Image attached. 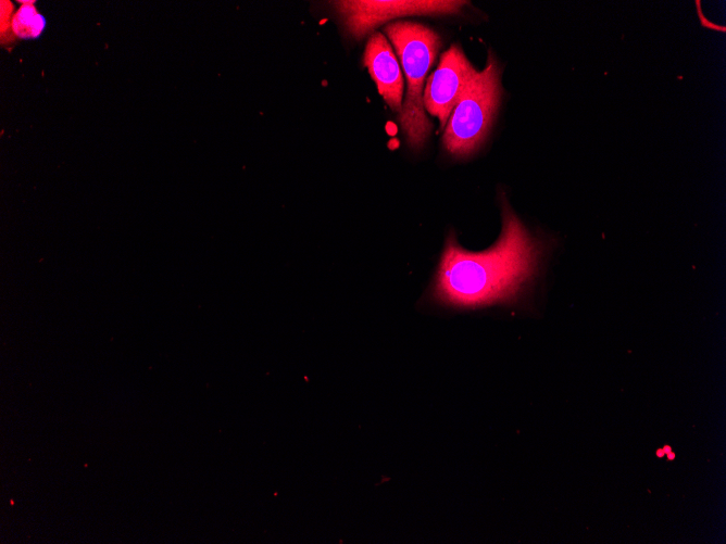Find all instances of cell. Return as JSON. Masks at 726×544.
<instances>
[{"label":"cell","mask_w":726,"mask_h":544,"mask_svg":"<svg viewBox=\"0 0 726 544\" xmlns=\"http://www.w3.org/2000/svg\"><path fill=\"white\" fill-rule=\"evenodd\" d=\"M502 218L499 240L484 252L466 251L448 238L436 278L437 299L454 306H481L516 299L531 281L542 245L506 202Z\"/></svg>","instance_id":"obj_1"},{"label":"cell","mask_w":726,"mask_h":544,"mask_svg":"<svg viewBox=\"0 0 726 544\" xmlns=\"http://www.w3.org/2000/svg\"><path fill=\"white\" fill-rule=\"evenodd\" d=\"M385 33L397 50L406 76V96L399 112V123L408 143L420 148L431 128L424 107V80L440 48V37L431 28L410 21L390 23Z\"/></svg>","instance_id":"obj_2"},{"label":"cell","mask_w":726,"mask_h":544,"mask_svg":"<svg viewBox=\"0 0 726 544\" xmlns=\"http://www.w3.org/2000/svg\"><path fill=\"white\" fill-rule=\"evenodd\" d=\"M500 71L489 52L487 65L470 81L453 107L442 142L455 156L473 153L486 138L501 97Z\"/></svg>","instance_id":"obj_3"},{"label":"cell","mask_w":726,"mask_h":544,"mask_svg":"<svg viewBox=\"0 0 726 544\" xmlns=\"http://www.w3.org/2000/svg\"><path fill=\"white\" fill-rule=\"evenodd\" d=\"M464 1H337L336 9L347 30L355 38L367 34L388 20L404 15H440L458 13Z\"/></svg>","instance_id":"obj_4"},{"label":"cell","mask_w":726,"mask_h":544,"mask_svg":"<svg viewBox=\"0 0 726 544\" xmlns=\"http://www.w3.org/2000/svg\"><path fill=\"white\" fill-rule=\"evenodd\" d=\"M477 72L456 45L441 54L423 93L424 107L439 119L440 128L446 127L460 96Z\"/></svg>","instance_id":"obj_5"},{"label":"cell","mask_w":726,"mask_h":544,"mask_svg":"<svg viewBox=\"0 0 726 544\" xmlns=\"http://www.w3.org/2000/svg\"><path fill=\"white\" fill-rule=\"evenodd\" d=\"M364 64L379 94L396 112L402 109L403 78L400 64L387 38L376 31L367 40Z\"/></svg>","instance_id":"obj_6"},{"label":"cell","mask_w":726,"mask_h":544,"mask_svg":"<svg viewBox=\"0 0 726 544\" xmlns=\"http://www.w3.org/2000/svg\"><path fill=\"white\" fill-rule=\"evenodd\" d=\"M12 28L14 34L20 38H36L38 37L45 25V18L37 12L35 7L23 4L14 14L12 20Z\"/></svg>","instance_id":"obj_7"}]
</instances>
